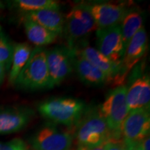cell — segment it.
I'll list each match as a JSON object with an SVG mask.
<instances>
[{
  "mask_svg": "<svg viewBox=\"0 0 150 150\" xmlns=\"http://www.w3.org/2000/svg\"><path fill=\"white\" fill-rule=\"evenodd\" d=\"M33 112L28 108H8L0 110V134L18 132L31 120Z\"/></svg>",
  "mask_w": 150,
  "mask_h": 150,
  "instance_id": "9a60e30c",
  "label": "cell"
},
{
  "mask_svg": "<svg viewBox=\"0 0 150 150\" xmlns=\"http://www.w3.org/2000/svg\"><path fill=\"white\" fill-rule=\"evenodd\" d=\"M97 50L115 64L120 65L125 47L120 24L97 29L96 31Z\"/></svg>",
  "mask_w": 150,
  "mask_h": 150,
  "instance_id": "30bf717a",
  "label": "cell"
},
{
  "mask_svg": "<svg viewBox=\"0 0 150 150\" xmlns=\"http://www.w3.org/2000/svg\"><path fill=\"white\" fill-rule=\"evenodd\" d=\"M7 71H8V70H7L6 66L2 64H0V85L3 83L4 80L5 79L6 73Z\"/></svg>",
  "mask_w": 150,
  "mask_h": 150,
  "instance_id": "d4e9b609",
  "label": "cell"
},
{
  "mask_svg": "<svg viewBox=\"0 0 150 150\" xmlns=\"http://www.w3.org/2000/svg\"><path fill=\"white\" fill-rule=\"evenodd\" d=\"M138 146L141 150H150V137L149 135L143 138L138 142Z\"/></svg>",
  "mask_w": 150,
  "mask_h": 150,
  "instance_id": "cb8c5ba5",
  "label": "cell"
},
{
  "mask_svg": "<svg viewBox=\"0 0 150 150\" xmlns=\"http://www.w3.org/2000/svg\"><path fill=\"white\" fill-rule=\"evenodd\" d=\"M88 7L98 29L118 25L129 8L125 4L97 2Z\"/></svg>",
  "mask_w": 150,
  "mask_h": 150,
  "instance_id": "8fae6325",
  "label": "cell"
},
{
  "mask_svg": "<svg viewBox=\"0 0 150 150\" xmlns=\"http://www.w3.org/2000/svg\"><path fill=\"white\" fill-rule=\"evenodd\" d=\"M73 136L52 124H47L35 133L31 140L34 150H71Z\"/></svg>",
  "mask_w": 150,
  "mask_h": 150,
  "instance_id": "ba28073f",
  "label": "cell"
},
{
  "mask_svg": "<svg viewBox=\"0 0 150 150\" xmlns=\"http://www.w3.org/2000/svg\"><path fill=\"white\" fill-rule=\"evenodd\" d=\"M149 108L130 110L120 129L122 139L126 144L138 143L149 135Z\"/></svg>",
  "mask_w": 150,
  "mask_h": 150,
  "instance_id": "9c48e42d",
  "label": "cell"
},
{
  "mask_svg": "<svg viewBox=\"0 0 150 150\" xmlns=\"http://www.w3.org/2000/svg\"><path fill=\"white\" fill-rule=\"evenodd\" d=\"M126 99L129 111L132 110L149 108L150 79L149 74L137 76L127 87Z\"/></svg>",
  "mask_w": 150,
  "mask_h": 150,
  "instance_id": "4fadbf2b",
  "label": "cell"
},
{
  "mask_svg": "<svg viewBox=\"0 0 150 150\" xmlns=\"http://www.w3.org/2000/svg\"><path fill=\"white\" fill-rule=\"evenodd\" d=\"M24 18L38 24L57 35L63 33L65 18L59 10L45 9L26 13H24Z\"/></svg>",
  "mask_w": 150,
  "mask_h": 150,
  "instance_id": "2e32d148",
  "label": "cell"
},
{
  "mask_svg": "<svg viewBox=\"0 0 150 150\" xmlns=\"http://www.w3.org/2000/svg\"><path fill=\"white\" fill-rule=\"evenodd\" d=\"M4 8V5L2 1H0V9H2Z\"/></svg>",
  "mask_w": 150,
  "mask_h": 150,
  "instance_id": "83f0119b",
  "label": "cell"
},
{
  "mask_svg": "<svg viewBox=\"0 0 150 150\" xmlns=\"http://www.w3.org/2000/svg\"><path fill=\"white\" fill-rule=\"evenodd\" d=\"M23 24L28 40L38 47L52 44L58 37L54 33L28 19L24 18Z\"/></svg>",
  "mask_w": 150,
  "mask_h": 150,
  "instance_id": "e0dca14e",
  "label": "cell"
},
{
  "mask_svg": "<svg viewBox=\"0 0 150 150\" xmlns=\"http://www.w3.org/2000/svg\"><path fill=\"white\" fill-rule=\"evenodd\" d=\"M125 145H126V150H141L138 143H125Z\"/></svg>",
  "mask_w": 150,
  "mask_h": 150,
  "instance_id": "4316f807",
  "label": "cell"
},
{
  "mask_svg": "<svg viewBox=\"0 0 150 150\" xmlns=\"http://www.w3.org/2000/svg\"><path fill=\"white\" fill-rule=\"evenodd\" d=\"M143 17L140 11L129 8L120 24L124 47H127L134 35L143 27Z\"/></svg>",
  "mask_w": 150,
  "mask_h": 150,
  "instance_id": "ac0fdd59",
  "label": "cell"
},
{
  "mask_svg": "<svg viewBox=\"0 0 150 150\" xmlns=\"http://www.w3.org/2000/svg\"><path fill=\"white\" fill-rule=\"evenodd\" d=\"M72 52L73 70H75L79 79L86 85L98 86L107 82L106 76L99 68L88 60L76 53L73 49Z\"/></svg>",
  "mask_w": 150,
  "mask_h": 150,
  "instance_id": "5bb4252c",
  "label": "cell"
},
{
  "mask_svg": "<svg viewBox=\"0 0 150 150\" xmlns=\"http://www.w3.org/2000/svg\"><path fill=\"white\" fill-rule=\"evenodd\" d=\"M13 45L0 26V64L6 66L8 71L10 69Z\"/></svg>",
  "mask_w": 150,
  "mask_h": 150,
  "instance_id": "44dd1931",
  "label": "cell"
},
{
  "mask_svg": "<svg viewBox=\"0 0 150 150\" xmlns=\"http://www.w3.org/2000/svg\"><path fill=\"white\" fill-rule=\"evenodd\" d=\"M77 125L75 137L79 147L102 145L112 137L111 131L98 108L86 110Z\"/></svg>",
  "mask_w": 150,
  "mask_h": 150,
  "instance_id": "3957f363",
  "label": "cell"
},
{
  "mask_svg": "<svg viewBox=\"0 0 150 150\" xmlns=\"http://www.w3.org/2000/svg\"><path fill=\"white\" fill-rule=\"evenodd\" d=\"M104 144H102V145H98V146H95V147H79L77 150H105Z\"/></svg>",
  "mask_w": 150,
  "mask_h": 150,
  "instance_id": "484cf974",
  "label": "cell"
},
{
  "mask_svg": "<svg viewBox=\"0 0 150 150\" xmlns=\"http://www.w3.org/2000/svg\"><path fill=\"white\" fill-rule=\"evenodd\" d=\"M0 150H28V148L23 140L16 138L8 142H0Z\"/></svg>",
  "mask_w": 150,
  "mask_h": 150,
  "instance_id": "7402d4cb",
  "label": "cell"
},
{
  "mask_svg": "<svg viewBox=\"0 0 150 150\" xmlns=\"http://www.w3.org/2000/svg\"><path fill=\"white\" fill-rule=\"evenodd\" d=\"M50 88L59 86L73 70L72 52L67 47H55L47 50Z\"/></svg>",
  "mask_w": 150,
  "mask_h": 150,
  "instance_id": "52a82bcc",
  "label": "cell"
},
{
  "mask_svg": "<svg viewBox=\"0 0 150 150\" xmlns=\"http://www.w3.org/2000/svg\"><path fill=\"white\" fill-rule=\"evenodd\" d=\"M38 110L41 115L52 122L70 127L77 125L86 108L79 99L54 97L41 102Z\"/></svg>",
  "mask_w": 150,
  "mask_h": 150,
  "instance_id": "6da1fadb",
  "label": "cell"
},
{
  "mask_svg": "<svg viewBox=\"0 0 150 150\" xmlns=\"http://www.w3.org/2000/svg\"><path fill=\"white\" fill-rule=\"evenodd\" d=\"M147 31L143 27L134 35L125 48L120 72L113 82L117 87L122 86V83L130 71L145 55L147 50Z\"/></svg>",
  "mask_w": 150,
  "mask_h": 150,
  "instance_id": "8992f818",
  "label": "cell"
},
{
  "mask_svg": "<svg viewBox=\"0 0 150 150\" xmlns=\"http://www.w3.org/2000/svg\"><path fill=\"white\" fill-rule=\"evenodd\" d=\"M126 93V86H117L108 94L98 108L99 113L106 121L114 138H121L122 125L129 112Z\"/></svg>",
  "mask_w": 150,
  "mask_h": 150,
  "instance_id": "277c9868",
  "label": "cell"
},
{
  "mask_svg": "<svg viewBox=\"0 0 150 150\" xmlns=\"http://www.w3.org/2000/svg\"><path fill=\"white\" fill-rule=\"evenodd\" d=\"M97 29L88 4H80L75 6L65 18L63 33L66 39L67 47L72 49Z\"/></svg>",
  "mask_w": 150,
  "mask_h": 150,
  "instance_id": "5b68a950",
  "label": "cell"
},
{
  "mask_svg": "<svg viewBox=\"0 0 150 150\" xmlns=\"http://www.w3.org/2000/svg\"><path fill=\"white\" fill-rule=\"evenodd\" d=\"M32 50V47L26 42L13 45V51L8 74V80L11 84L15 83L18 75L27 64Z\"/></svg>",
  "mask_w": 150,
  "mask_h": 150,
  "instance_id": "d6986e66",
  "label": "cell"
},
{
  "mask_svg": "<svg viewBox=\"0 0 150 150\" xmlns=\"http://www.w3.org/2000/svg\"><path fill=\"white\" fill-rule=\"evenodd\" d=\"M72 49L102 71L106 76L107 81L114 82L120 72V65L112 63L102 55L96 48L89 45L85 40L81 41Z\"/></svg>",
  "mask_w": 150,
  "mask_h": 150,
  "instance_id": "7c38bea8",
  "label": "cell"
},
{
  "mask_svg": "<svg viewBox=\"0 0 150 150\" xmlns=\"http://www.w3.org/2000/svg\"><path fill=\"white\" fill-rule=\"evenodd\" d=\"M14 84L19 88L28 91L50 88L47 50L38 47L33 49L27 64Z\"/></svg>",
  "mask_w": 150,
  "mask_h": 150,
  "instance_id": "7a4b0ae2",
  "label": "cell"
},
{
  "mask_svg": "<svg viewBox=\"0 0 150 150\" xmlns=\"http://www.w3.org/2000/svg\"><path fill=\"white\" fill-rule=\"evenodd\" d=\"M13 4L24 13L45 9L60 11L61 8L60 4L54 0H16L13 1Z\"/></svg>",
  "mask_w": 150,
  "mask_h": 150,
  "instance_id": "ffe728a7",
  "label": "cell"
},
{
  "mask_svg": "<svg viewBox=\"0 0 150 150\" xmlns=\"http://www.w3.org/2000/svg\"><path fill=\"white\" fill-rule=\"evenodd\" d=\"M104 145L105 150H126V145L122 138L110 137Z\"/></svg>",
  "mask_w": 150,
  "mask_h": 150,
  "instance_id": "603a6c76",
  "label": "cell"
}]
</instances>
